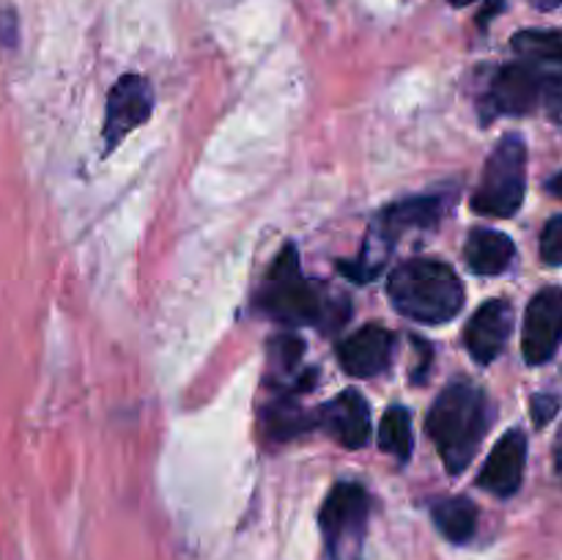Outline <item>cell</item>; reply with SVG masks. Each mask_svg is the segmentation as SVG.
Wrapping results in <instances>:
<instances>
[{"label": "cell", "mask_w": 562, "mask_h": 560, "mask_svg": "<svg viewBox=\"0 0 562 560\" xmlns=\"http://www.w3.org/2000/svg\"><path fill=\"white\" fill-rule=\"evenodd\" d=\"M492 421V404L475 384L453 382L439 393L428 412V434L439 448L448 472L459 475L470 467Z\"/></svg>", "instance_id": "1"}, {"label": "cell", "mask_w": 562, "mask_h": 560, "mask_svg": "<svg viewBox=\"0 0 562 560\" xmlns=\"http://www.w3.org/2000/svg\"><path fill=\"white\" fill-rule=\"evenodd\" d=\"M387 294L398 313L420 324H445L464 305V285L448 264L437 258H412L393 269Z\"/></svg>", "instance_id": "2"}, {"label": "cell", "mask_w": 562, "mask_h": 560, "mask_svg": "<svg viewBox=\"0 0 562 560\" xmlns=\"http://www.w3.org/2000/svg\"><path fill=\"white\" fill-rule=\"evenodd\" d=\"M439 217H442V203L434 195L406 198V201L393 203V206H387L379 214L373 228L368 231V239L360 258L351 264H340V272L349 275L357 283H368V280H373L382 272L390 258V250H393L395 242H398V236L404 231L434 228L439 223Z\"/></svg>", "instance_id": "3"}, {"label": "cell", "mask_w": 562, "mask_h": 560, "mask_svg": "<svg viewBox=\"0 0 562 560\" xmlns=\"http://www.w3.org/2000/svg\"><path fill=\"white\" fill-rule=\"evenodd\" d=\"M258 305L272 318L294 324V327L322 324L329 313V305H324L322 300V291L302 275L294 245H285L278 253L272 269L267 272V280H263Z\"/></svg>", "instance_id": "4"}, {"label": "cell", "mask_w": 562, "mask_h": 560, "mask_svg": "<svg viewBox=\"0 0 562 560\" xmlns=\"http://www.w3.org/2000/svg\"><path fill=\"white\" fill-rule=\"evenodd\" d=\"M527 192V143L508 135L486 159L483 179L472 195V209L488 217H514Z\"/></svg>", "instance_id": "5"}, {"label": "cell", "mask_w": 562, "mask_h": 560, "mask_svg": "<svg viewBox=\"0 0 562 560\" xmlns=\"http://www.w3.org/2000/svg\"><path fill=\"white\" fill-rule=\"evenodd\" d=\"M371 500L360 483H338L322 505V533L329 560H366Z\"/></svg>", "instance_id": "6"}, {"label": "cell", "mask_w": 562, "mask_h": 560, "mask_svg": "<svg viewBox=\"0 0 562 560\" xmlns=\"http://www.w3.org/2000/svg\"><path fill=\"white\" fill-rule=\"evenodd\" d=\"M549 71H541L532 64H508L494 75L492 88L481 108L486 119L492 115H527L543 102Z\"/></svg>", "instance_id": "7"}, {"label": "cell", "mask_w": 562, "mask_h": 560, "mask_svg": "<svg viewBox=\"0 0 562 560\" xmlns=\"http://www.w3.org/2000/svg\"><path fill=\"white\" fill-rule=\"evenodd\" d=\"M154 110V93L146 77L124 75L113 86L104 113V152H113L132 130L146 124Z\"/></svg>", "instance_id": "8"}, {"label": "cell", "mask_w": 562, "mask_h": 560, "mask_svg": "<svg viewBox=\"0 0 562 560\" xmlns=\"http://www.w3.org/2000/svg\"><path fill=\"white\" fill-rule=\"evenodd\" d=\"M562 344V289H543L532 296L525 316L521 351L530 366L552 360Z\"/></svg>", "instance_id": "9"}, {"label": "cell", "mask_w": 562, "mask_h": 560, "mask_svg": "<svg viewBox=\"0 0 562 560\" xmlns=\"http://www.w3.org/2000/svg\"><path fill=\"white\" fill-rule=\"evenodd\" d=\"M510 329H514V307L508 300H488L486 305H481V311H475L464 329V344L472 360L481 366L497 360L499 351L508 344Z\"/></svg>", "instance_id": "10"}, {"label": "cell", "mask_w": 562, "mask_h": 560, "mask_svg": "<svg viewBox=\"0 0 562 560\" xmlns=\"http://www.w3.org/2000/svg\"><path fill=\"white\" fill-rule=\"evenodd\" d=\"M525 467L527 437L519 428H510V432L494 445L492 456H488L481 475H477V486L497 494V497H510V494L519 492L521 478H525Z\"/></svg>", "instance_id": "11"}, {"label": "cell", "mask_w": 562, "mask_h": 560, "mask_svg": "<svg viewBox=\"0 0 562 560\" xmlns=\"http://www.w3.org/2000/svg\"><path fill=\"white\" fill-rule=\"evenodd\" d=\"M395 338L390 329L379 327V324H368V327L351 333L344 344L338 346V360L346 373L351 377H376L390 366L393 357Z\"/></svg>", "instance_id": "12"}, {"label": "cell", "mask_w": 562, "mask_h": 560, "mask_svg": "<svg viewBox=\"0 0 562 560\" xmlns=\"http://www.w3.org/2000/svg\"><path fill=\"white\" fill-rule=\"evenodd\" d=\"M318 423L338 439L344 448H362L371 439V406L355 390L335 395L318 410Z\"/></svg>", "instance_id": "13"}, {"label": "cell", "mask_w": 562, "mask_h": 560, "mask_svg": "<svg viewBox=\"0 0 562 560\" xmlns=\"http://www.w3.org/2000/svg\"><path fill=\"white\" fill-rule=\"evenodd\" d=\"M516 256V247L508 234L492 228L472 231L464 245V258L472 272L477 275H499L510 267Z\"/></svg>", "instance_id": "14"}, {"label": "cell", "mask_w": 562, "mask_h": 560, "mask_svg": "<svg viewBox=\"0 0 562 560\" xmlns=\"http://www.w3.org/2000/svg\"><path fill=\"white\" fill-rule=\"evenodd\" d=\"M434 525L442 530L445 538L456 544L470 541L477 527V508L467 497H445L431 508Z\"/></svg>", "instance_id": "15"}, {"label": "cell", "mask_w": 562, "mask_h": 560, "mask_svg": "<svg viewBox=\"0 0 562 560\" xmlns=\"http://www.w3.org/2000/svg\"><path fill=\"white\" fill-rule=\"evenodd\" d=\"M318 423L316 415H307L305 410H300L291 401H274V404L263 406V428H267L269 437L274 439H291L296 434L307 432Z\"/></svg>", "instance_id": "16"}, {"label": "cell", "mask_w": 562, "mask_h": 560, "mask_svg": "<svg viewBox=\"0 0 562 560\" xmlns=\"http://www.w3.org/2000/svg\"><path fill=\"white\" fill-rule=\"evenodd\" d=\"M412 445H415V437H412L409 412L406 406H390L379 426V448L398 461H406L412 456Z\"/></svg>", "instance_id": "17"}, {"label": "cell", "mask_w": 562, "mask_h": 560, "mask_svg": "<svg viewBox=\"0 0 562 560\" xmlns=\"http://www.w3.org/2000/svg\"><path fill=\"white\" fill-rule=\"evenodd\" d=\"M514 49L530 60H549V64H562V31H521L514 36Z\"/></svg>", "instance_id": "18"}, {"label": "cell", "mask_w": 562, "mask_h": 560, "mask_svg": "<svg viewBox=\"0 0 562 560\" xmlns=\"http://www.w3.org/2000/svg\"><path fill=\"white\" fill-rule=\"evenodd\" d=\"M302 360V340L294 335H280V338L269 340V368L274 377L285 379L296 371Z\"/></svg>", "instance_id": "19"}, {"label": "cell", "mask_w": 562, "mask_h": 560, "mask_svg": "<svg viewBox=\"0 0 562 560\" xmlns=\"http://www.w3.org/2000/svg\"><path fill=\"white\" fill-rule=\"evenodd\" d=\"M541 258L552 267H560L562 264V214L560 217H552L547 223L541 234Z\"/></svg>", "instance_id": "20"}, {"label": "cell", "mask_w": 562, "mask_h": 560, "mask_svg": "<svg viewBox=\"0 0 562 560\" xmlns=\"http://www.w3.org/2000/svg\"><path fill=\"white\" fill-rule=\"evenodd\" d=\"M541 108L547 110V115L554 121V124H562V75L547 77Z\"/></svg>", "instance_id": "21"}, {"label": "cell", "mask_w": 562, "mask_h": 560, "mask_svg": "<svg viewBox=\"0 0 562 560\" xmlns=\"http://www.w3.org/2000/svg\"><path fill=\"white\" fill-rule=\"evenodd\" d=\"M554 412H558V399L554 395L541 393L532 399V421H536V426H547L554 417Z\"/></svg>", "instance_id": "22"}, {"label": "cell", "mask_w": 562, "mask_h": 560, "mask_svg": "<svg viewBox=\"0 0 562 560\" xmlns=\"http://www.w3.org/2000/svg\"><path fill=\"white\" fill-rule=\"evenodd\" d=\"M547 187H549V192H552V195H558L562 201V170L558 176H552V179L547 181Z\"/></svg>", "instance_id": "23"}, {"label": "cell", "mask_w": 562, "mask_h": 560, "mask_svg": "<svg viewBox=\"0 0 562 560\" xmlns=\"http://www.w3.org/2000/svg\"><path fill=\"white\" fill-rule=\"evenodd\" d=\"M554 464H558V470H562V426L558 432V439H554Z\"/></svg>", "instance_id": "24"}, {"label": "cell", "mask_w": 562, "mask_h": 560, "mask_svg": "<svg viewBox=\"0 0 562 560\" xmlns=\"http://www.w3.org/2000/svg\"><path fill=\"white\" fill-rule=\"evenodd\" d=\"M532 3H536L538 9H554V5H558L560 0H532Z\"/></svg>", "instance_id": "25"}, {"label": "cell", "mask_w": 562, "mask_h": 560, "mask_svg": "<svg viewBox=\"0 0 562 560\" xmlns=\"http://www.w3.org/2000/svg\"><path fill=\"white\" fill-rule=\"evenodd\" d=\"M448 3H453V5H470V3H475V0H448Z\"/></svg>", "instance_id": "26"}]
</instances>
